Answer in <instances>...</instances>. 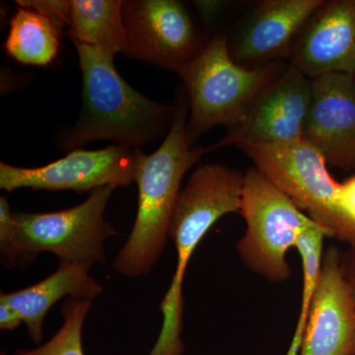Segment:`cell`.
<instances>
[{
    "mask_svg": "<svg viewBox=\"0 0 355 355\" xmlns=\"http://www.w3.org/2000/svg\"><path fill=\"white\" fill-rule=\"evenodd\" d=\"M190 103L186 90L180 92L174 119L164 141L155 153L140 158L135 183L139 207L127 242L113 261L119 275L130 279L150 273L164 252L173 211L182 180L209 147H193L187 139Z\"/></svg>",
    "mask_w": 355,
    "mask_h": 355,
    "instance_id": "cell-1",
    "label": "cell"
},
{
    "mask_svg": "<svg viewBox=\"0 0 355 355\" xmlns=\"http://www.w3.org/2000/svg\"><path fill=\"white\" fill-rule=\"evenodd\" d=\"M83 71V109L77 123L60 139L62 150L94 140L139 148L171 128L175 107L137 92L121 76L114 58L95 46L74 44Z\"/></svg>",
    "mask_w": 355,
    "mask_h": 355,
    "instance_id": "cell-2",
    "label": "cell"
},
{
    "mask_svg": "<svg viewBox=\"0 0 355 355\" xmlns=\"http://www.w3.org/2000/svg\"><path fill=\"white\" fill-rule=\"evenodd\" d=\"M245 175L223 164L198 167L180 191L169 227L177 251V266L169 289L160 304L162 328L146 355H182L183 282L193 252L209 229L222 217L240 212Z\"/></svg>",
    "mask_w": 355,
    "mask_h": 355,
    "instance_id": "cell-3",
    "label": "cell"
},
{
    "mask_svg": "<svg viewBox=\"0 0 355 355\" xmlns=\"http://www.w3.org/2000/svg\"><path fill=\"white\" fill-rule=\"evenodd\" d=\"M287 65L275 62L243 67L233 60L224 35L209 40L180 74L190 103L186 128L190 146L214 128L237 125L254 100Z\"/></svg>",
    "mask_w": 355,
    "mask_h": 355,
    "instance_id": "cell-4",
    "label": "cell"
},
{
    "mask_svg": "<svg viewBox=\"0 0 355 355\" xmlns=\"http://www.w3.org/2000/svg\"><path fill=\"white\" fill-rule=\"evenodd\" d=\"M239 214L247 229L236 250L244 265L272 284L286 282L291 277L287 252L317 223L254 166L245 173Z\"/></svg>",
    "mask_w": 355,
    "mask_h": 355,
    "instance_id": "cell-5",
    "label": "cell"
},
{
    "mask_svg": "<svg viewBox=\"0 0 355 355\" xmlns=\"http://www.w3.org/2000/svg\"><path fill=\"white\" fill-rule=\"evenodd\" d=\"M238 148L328 237L349 244L355 241V225L343 216L336 202L340 183L315 147L302 139L270 146L242 144Z\"/></svg>",
    "mask_w": 355,
    "mask_h": 355,
    "instance_id": "cell-6",
    "label": "cell"
},
{
    "mask_svg": "<svg viewBox=\"0 0 355 355\" xmlns=\"http://www.w3.org/2000/svg\"><path fill=\"white\" fill-rule=\"evenodd\" d=\"M113 186L90 191L87 200L71 209L50 214L14 212L20 239L30 263L42 252L55 254L60 261L94 265L106 261L104 243L119 235L104 218Z\"/></svg>",
    "mask_w": 355,
    "mask_h": 355,
    "instance_id": "cell-7",
    "label": "cell"
},
{
    "mask_svg": "<svg viewBox=\"0 0 355 355\" xmlns=\"http://www.w3.org/2000/svg\"><path fill=\"white\" fill-rule=\"evenodd\" d=\"M123 55L181 74L207 42L177 0L123 1Z\"/></svg>",
    "mask_w": 355,
    "mask_h": 355,
    "instance_id": "cell-8",
    "label": "cell"
},
{
    "mask_svg": "<svg viewBox=\"0 0 355 355\" xmlns=\"http://www.w3.org/2000/svg\"><path fill=\"white\" fill-rule=\"evenodd\" d=\"M142 151L111 146L99 150L74 149L64 158L43 167L23 168L0 163V189L92 191L102 187H128L135 183Z\"/></svg>",
    "mask_w": 355,
    "mask_h": 355,
    "instance_id": "cell-9",
    "label": "cell"
},
{
    "mask_svg": "<svg viewBox=\"0 0 355 355\" xmlns=\"http://www.w3.org/2000/svg\"><path fill=\"white\" fill-rule=\"evenodd\" d=\"M311 102V79L288 64L254 100L241 120L210 151L242 144H284L303 139Z\"/></svg>",
    "mask_w": 355,
    "mask_h": 355,
    "instance_id": "cell-10",
    "label": "cell"
},
{
    "mask_svg": "<svg viewBox=\"0 0 355 355\" xmlns=\"http://www.w3.org/2000/svg\"><path fill=\"white\" fill-rule=\"evenodd\" d=\"M303 140L327 164L355 171V77L327 73L311 79V102Z\"/></svg>",
    "mask_w": 355,
    "mask_h": 355,
    "instance_id": "cell-11",
    "label": "cell"
},
{
    "mask_svg": "<svg viewBox=\"0 0 355 355\" xmlns=\"http://www.w3.org/2000/svg\"><path fill=\"white\" fill-rule=\"evenodd\" d=\"M342 251L326 250L298 355H352L355 301L340 268Z\"/></svg>",
    "mask_w": 355,
    "mask_h": 355,
    "instance_id": "cell-12",
    "label": "cell"
},
{
    "mask_svg": "<svg viewBox=\"0 0 355 355\" xmlns=\"http://www.w3.org/2000/svg\"><path fill=\"white\" fill-rule=\"evenodd\" d=\"M289 64L309 79L355 74V0H324L292 46Z\"/></svg>",
    "mask_w": 355,
    "mask_h": 355,
    "instance_id": "cell-13",
    "label": "cell"
},
{
    "mask_svg": "<svg viewBox=\"0 0 355 355\" xmlns=\"http://www.w3.org/2000/svg\"><path fill=\"white\" fill-rule=\"evenodd\" d=\"M324 0H263L244 21L232 44L231 55L238 64L257 67L291 57L299 33Z\"/></svg>",
    "mask_w": 355,
    "mask_h": 355,
    "instance_id": "cell-14",
    "label": "cell"
},
{
    "mask_svg": "<svg viewBox=\"0 0 355 355\" xmlns=\"http://www.w3.org/2000/svg\"><path fill=\"white\" fill-rule=\"evenodd\" d=\"M91 265L60 261L53 275L37 284L10 293L0 294V302L6 303L22 318L33 342L43 340L44 321L49 310L64 297L93 301L103 292L101 284L89 275Z\"/></svg>",
    "mask_w": 355,
    "mask_h": 355,
    "instance_id": "cell-15",
    "label": "cell"
},
{
    "mask_svg": "<svg viewBox=\"0 0 355 355\" xmlns=\"http://www.w3.org/2000/svg\"><path fill=\"white\" fill-rule=\"evenodd\" d=\"M123 0H70L69 35L74 44L116 57L125 48Z\"/></svg>",
    "mask_w": 355,
    "mask_h": 355,
    "instance_id": "cell-16",
    "label": "cell"
},
{
    "mask_svg": "<svg viewBox=\"0 0 355 355\" xmlns=\"http://www.w3.org/2000/svg\"><path fill=\"white\" fill-rule=\"evenodd\" d=\"M62 28L27 7H20L10 20L6 42L7 55L24 64L46 67L57 58Z\"/></svg>",
    "mask_w": 355,
    "mask_h": 355,
    "instance_id": "cell-17",
    "label": "cell"
},
{
    "mask_svg": "<svg viewBox=\"0 0 355 355\" xmlns=\"http://www.w3.org/2000/svg\"><path fill=\"white\" fill-rule=\"evenodd\" d=\"M324 237H328L323 228L318 224L306 228L299 236L295 248L300 254L303 270V291L301 299L300 314L294 331L291 347L286 355H298L302 345L311 302L321 273L323 263V245Z\"/></svg>",
    "mask_w": 355,
    "mask_h": 355,
    "instance_id": "cell-18",
    "label": "cell"
},
{
    "mask_svg": "<svg viewBox=\"0 0 355 355\" xmlns=\"http://www.w3.org/2000/svg\"><path fill=\"white\" fill-rule=\"evenodd\" d=\"M92 301L69 297L62 307L64 324L49 342L34 349H21L15 355H85L83 345L84 321Z\"/></svg>",
    "mask_w": 355,
    "mask_h": 355,
    "instance_id": "cell-19",
    "label": "cell"
},
{
    "mask_svg": "<svg viewBox=\"0 0 355 355\" xmlns=\"http://www.w3.org/2000/svg\"><path fill=\"white\" fill-rule=\"evenodd\" d=\"M0 257L2 265L10 270L31 265L20 239L14 212L4 196L0 198Z\"/></svg>",
    "mask_w": 355,
    "mask_h": 355,
    "instance_id": "cell-20",
    "label": "cell"
},
{
    "mask_svg": "<svg viewBox=\"0 0 355 355\" xmlns=\"http://www.w3.org/2000/svg\"><path fill=\"white\" fill-rule=\"evenodd\" d=\"M16 3L20 7H27L43 14L62 29H64V26H69L70 0H21L16 1Z\"/></svg>",
    "mask_w": 355,
    "mask_h": 355,
    "instance_id": "cell-21",
    "label": "cell"
},
{
    "mask_svg": "<svg viewBox=\"0 0 355 355\" xmlns=\"http://www.w3.org/2000/svg\"><path fill=\"white\" fill-rule=\"evenodd\" d=\"M336 202L343 216L355 225V174L340 183Z\"/></svg>",
    "mask_w": 355,
    "mask_h": 355,
    "instance_id": "cell-22",
    "label": "cell"
},
{
    "mask_svg": "<svg viewBox=\"0 0 355 355\" xmlns=\"http://www.w3.org/2000/svg\"><path fill=\"white\" fill-rule=\"evenodd\" d=\"M340 253V268L355 301V241Z\"/></svg>",
    "mask_w": 355,
    "mask_h": 355,
    "instance_id": "cell-23",
    "label": "cell"
},
{
    "mask_svg": "<svg viewBox=\"0 0 355 355\" xmlns=\"http://www.w3.org/2000/svg\"><path fill=\"white\" fill-rule=\"evenodd\" d=\"M22 324H24V322L17 311L14 310L6 303L0 302V330L14 331Z\"/></svg>",
    "mask_w": 355,
    "mask_h": 355,
    "instance_id": "cell-24",
    "label": "cell"
},
{
    "mask_svg": "<svg viewBox=\"0 0 355 355\" xmlns=\"http://www.w3.org/2000/svg\"><path fill=\"white\" fill-rule=\"evenodd\" d=\"M221 3L222 2L216 1H197L196 6H198V11H200L203 20L210 22L211 21L210 19H212L214 16L219 12V9L222 6Z\"/></svg>",
    "mask_w": 355,
    "mask_h": 355,
    "instance_id": "cell-25",
    "label": "cell"
},
{
    "mask_svg": "<svg viewBox=\"0 0 355 355\" xmlns=\"http://www.w3.org/2000/svg\"><path fill=\"white\" fill-rule=\"evenodd\" d=\"M352 355H355V333H354V345H352Z\"/></svg>",
    "mask_w": 355,
    "mask_h": 355,
    "instance_id": "cell-26",
    "label": "cell"
},
{
    "mask_svg": "<svg viewBox=\"0 0 355 355\" xmlns=\"http://www.w3.org/2000/svg\"><path fill=\"white\" fill-rule=\"evenodd\" d=\"M0 355H7L6 352H0Z\"/></svg>",
    "mask_w": 355,
    "mask_h": 355,
    "instance_id": "cell-27",
    "label": "cell"
},
{
    "mask_svg": "<svg viewBox=\"0 0 355 355\" xmlns=\"http://www.w3.org/2000/svg\"><path fill=\"white\" fill-rule=\"evenodd\" d=\"M354 77H355V74H354Z\"/></svg>",
    "mask_w": 355,
    "mask_h": 355,
    "instance_id": "cell-28",
    "label": "cell"
}]
</instances>
